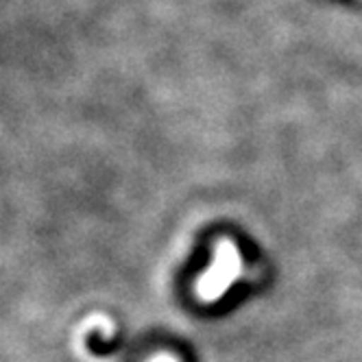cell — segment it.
<instances>
[{"instance_id":"2","label":"cell","mask_w":362,"mask_h":362,"mask_svg":"<svg viewBox=\"0 0 362 362\" xmlns=\"http://www.w3.org/2000/svg\"><path fill=\"white\" fill-rule=\"evenodd\" d=\"M153 362H177V358H173V356H160L158 360H153Z\"/></svg>"},{"instance_id":"1","label":"cell","mask_w":362,"mask_h":362,"mask_svg":"<svg viewBox=\"0 0 362 362\" xmlns=\"http://www.w3.org/2000/svg\"><path fill=\"white\" fill-rule=\"evenodd\" d=\"M243 273H245V269H243V257H240L238 247L231 240L223 238L216 245L212 267L205 271L199 277V281H197V295H199V299L203 303L218 301L231 286H234V281Z\"/></svg>"}]
</instances>
